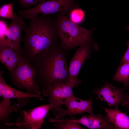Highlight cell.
<instances>
[{"label":"cell","instance_id":"cell-1","mask_svg":"<svg viewBox=\"0 0 129 129\" xmlns=\"http://www.w3.org/2000/svg\"><path fill=\"white\" fill-rule=\"evenodd\" d=\"M64 51L57 43L29 61L36 71V82L41 92L51 86L69 81Z\"/></svg>","mask_w":129,"mask_h":129},{"label":"cell","instance_id":"cell-2","mask_svg":"<svg viewBox=\"0 0 129 129\" xmlns=\"http://www.w3.org/2000/svg\"><path fill=\"white\" fill-rule=\"evenodd\" d=\"M42 14L29 20L22 40L24 54L30 61L58 43L59 38L54 16Z\"/></svg>","mask_w":129,"mask_h":129},{"label":"cell","instance_id":"cell-3","mask_svg":"<svg viewBox=\"0 0 129 129\" xmlns=\"http://www.w3.org/2000/svg\"><path fill=\"white\" fill-rule=\"evenodd\" d=\"M54 16L60 39L61 47L64 51L92 43L93 28L89 30L82 27L72 22L63 14L56 13Z\"/></svg>","mask_w":129,"mask_h":129},{"label":"cell","instance_id":"cell-4","mask_svg":"<svg viewBox=\"0 0 129 129\" xmlns=\"http://www.w3.org/2000/svg\"><path fill=\"white\" fill-rule=\"evenodd\" d=\"M10 75L12 82L18 88L25 89L30 93H42L36 83V71L24 54L16 70Z\"/></svg>","mask_w":129,"mask_h":129},{"label":"cell","instance_id":"cell-5","mask_svg":"<svg viewBox=\"0 0 129 129\" xmlns=\"http://www.w3.org/2000/svg\"><path fill=\"white\" fill-rule=\"evenodd\" d=\"M52 107L49 104L27 111L23 110L16 123H10L8 125H16L23 129H40L48 112Z\"/></svg>","mask_w":129,"mask_h":129},{"label":"cell","instance_id":"cell-6","mask_svg":"<svg viewBox=\"0 0 129 129\" xmlns=\"http://www.w3.org/2000/svg\"><path fill=\"white\" fill-rule=\"evenodd\" d=\"M11 20L7 31L3 37L0 39V46L10 48L21 54H24L23 48L21 46V35L26 28V24L23 18L16 13Z\"/></svg>","mask_w":129,"mask_h":129},{"label":"cell","instance_id":"cell-7","mask_svg":"<svg viewBox=\"0 0 129 129\" xmlns=\"http://www.w3.org/2000/svg\"><path fill=\"white\" fill-rule=\"evenodd\" d=\"M125 89L116 87L107 82L100 88L94 89V94L97 97L96 99H99L106 102L108 106L118 108L119 104L126 107L129 102V94L125 91Z\"/></svg>","mask_w":129,"mask_h":129},{"label":"cell","instance_id":"cell-8","mask_svg":"<svg viewBox=\"0 0 129 129\" xmlns=\"http://www.w3.org/2000/svg\"><path fill=\"white\" fill-rule=\"evenodd\" d=\"M43 95L48 97L49 104L52 106L50 110L53 111L60 106L65 105L75 96L72 87L69 81L63 84L50 86L41 92Z\"/></svg>","mask_w":129,"mask_h":129},{"label":"cell","instance_id":"cell-9","mask_svg":"<svg viewBox=\"0 0 129 129\" xmlns=\"http://www.w3.org/2000/svg\"><path fill=\"white\" fill-rule=\"evenodd\" d=\"M93 46L91 43L80 46L70 60L68 68L69 81L72 88L78 87L79 84L81 83L77 79L78 75L84 62L90 57Z\"/></svg>","mask_w":129,"mask_h":129},{"label":"cell","instance_id":"cell-10","mask_svg":"<svg viewBox=\"0 0 129 129\" xmlns=\"http://www.w3.org/2000/svg\"><path fill=\"white\" fill-rule=\"evenodd\" d=\"M75 0H46L39 2L34 7L33 12L35 15L38 14L50 15L60 13L68 14L74 8L77 6Z\"/></svg>","mask_w":129,"mask_h":129},{"label":"cell","instance_id":"cell-11","mask_svg":"<svg viewBox=\"0 0 129 129\" xmlns=\"http://www.w3.org/2000/svg\"><path fill=\"white\" fill-rule=\"evenodd\" d=\"M93 101L90 99L83 100L75 96L64 105L67 108L66 110L60 107L53 110L55 119H58L66 116L70 117L77 114H81L84 112L91 113L93 109L92 107Z\"/></svg>","mask_w":129,"mask_h":129},{"label":"cell","instance_id":"cell-12","mask_svg":"<svg viewBox=\"0 0 129 129\" xmlns=\"http://www.w3.org/2000/svg\"><path fill=\"white\" fill-rule=\"evenodd\" d=\"M3 73L2 70L0 72V96L3 99L1 102L2 104L7 106L10 105L11 102L10 99L12 98L34 97L41 100H43L41 93L31 94L25 92L10 86L3 78Z\"/></svg>","mask_w":129,"mask_h":129},{"label":"cell","instance_id":"cell-13","mask_svg":"<svg viewBox=\"0 0 129 129\" xmlns=\"http://www.w3.org/2000/svg\"><path fill=\"white\" fill-rule=\"evenodd\" d=\"M71 121L81 124L91 129H114V125L109 120L107 114L104 116L100 114H95L93 113L83 115L78 119L72 118Z\"/></svg>","mask_w":129,"mask_h":129},{"label":"cell","instance_id":"cell-14","mask_svg":"<svg viewBox=\"0 0 129 129\" xmlns=\"http://www.w3.org/2000/svg\"><path fill=\"white\" fill-rule=\"evenodd\" d=\"M23 55L9 48L0 46V62L7 69L10 75L16 70Z\"/></svg>","mask_w":129,"mask_h":129},{"label":"cell","instance_id":"cell-15","mask_svg":"<svg viewBox=\"0 0 129 129\" xmlns=\"http://www.w3.org/2000/svg\"><path fill=\"white\" fill-rule=\"evenodd\" d=\"M109 121L114 125V129H129V117L118 108L113 109L103 107Z\"/></svg>","mask_w":129,"mask_h":129},{"label":"cell","instance_id":"cell-16","mask_svg":"<svg viewBox=\"0 0 129 129\" xmlns=\"http://www.w3.org/2000/svg\"><path fill=\"white\" fill-rule=\"evenodd\" d=\"M29 98H17L18 103L8 106L4 105L0 102V120L2 125H8L10 123L9 117L10 114L30 104Z\"/></svg>","mask_w":129,"mask_h":129},{"label":"cell","instance_id":"cell-17","mask_svg":"<svg viewBox=\"0 0 129 129\" xmlns=\"http://www.w3.org/2000/svg\"><path fill=\"white\" fill-rule=\"evenodd\" d=\"M112 79L117 82L122 83L125 88H129V62L119 67Z\"/></svg>","mask_w":129,"mask_h":129},{"label":"cell","instance_id":"cell-18","mask_svg":"<svg viewBox=\"0 0 129 129\" xmlns=\"http://www.w3.org/2000/svg\"><path fill=\"white\" fill-rule=\"evenodd\" d=\"M48 122L54 123V125L56 127L55 129H84L79 125L78 123L70 120L64 119V117L58 119L50 118Z\"/></svg>","mask_w":129,"mask_h":129},{"label":"cell","instance_id":"cell-19","mask_svg":"<svg viewBox=\"0 0 129 129\" xmlns=\"http://www.w3.org/2000/svg\"><path fill=\"white\" fill-rule=\"evenodd\" d=\"M68 14L69 19L73 22L78 25L83 21L85 16L84 11L78 6L71 9Z\"/></svg>","mask_w":129,"mask_h":129},{"label":"cell","instance_id":"cell-20","mask_svg":"<svg viewBox=\"0 0 129 129\" xmlns=\"http://www.w3.org/2000/svg\"><path fill=\"white\" fill-rule=\"evenodd\" d=\"M14 4L9 3L3 5L0 9V16L2 18L12 19L16 13L13 12Z\"/></svg>","mask_w":129,"mask_h":129},{"label":"cell","instance_id":"cell-21","mask_svg":"<svg viewBox=\"0 0 129 129\" xmlns=\"http://www.w3.org/2000/svg\"><path fill=\"white\" fill-rule=\"evenodd\" d=\"M21 6L25 8H28L32 5L36 4L38 2L35 0H17Z\"/></svg>","mask_w":129,"mask_h":129},{"label":"cell","instance_id":"cell-22","mask_svg":"<svg viewBox=\"0 0 129 129\" xmlns=\"http://www.w3.org/2000/svg\"><path fill=\"white\" fill-rule=\"evenodd\" d=\"M0 39L2 38L7 30L8 26L6 23L3 20H0Z\"/></svg>","mask_w":129,"mask_h":129},{"label":"cell","instance_id":"cell-23","mask_svg":"<svg viewBox=\"0 0 129 129\" xmlns=\"http://www.w3.org/2000/svg\"><path fill=\"white\" fill-rule=\"evenodd\" d=\"M126 44L128 48L121 60V63L122 64L129 62V41L127 42Z\"/></svg>","mask_w":129,"mask_h":129},{"label":"cell","instance_id":"cell-24","mask_svg":"<svg viewBox=\"0 0 129 129\" xmlns=\"http://www.w3.org/2000/svg\"><path fill=\"white\" fill-rule=\"evenodd\" d=\"M126 107L129 110V102L128 103Z\"/></svg>","mask_w":129,"mask_h":129},{"label":"cell","instance_id":"cell-25","mask_svg":"<svg viewBox=\"0 0 129 129\" xmlns=\"http://www.w3.org/2000/svg\"><path fill=\"white\" fill-rule=\"evenodd\" d=\"M35 0L37 1L38 2H39L45 0Z\"/></svg>","mask_w":129,"mask_h":129},{"label":"cell","instance_id":"cell-26","mask_svg":"<svg viewBox=\"0 0 129 129\" xmlns=\"http://www.w3.org/2000/svg\"><path fill=\"white\" fill-rule=\"evenodd\" d=\"M127 28L129 32V25L127 26Z\"/></svg>","mask_w":129,"mask_h":129}]
</instances>
